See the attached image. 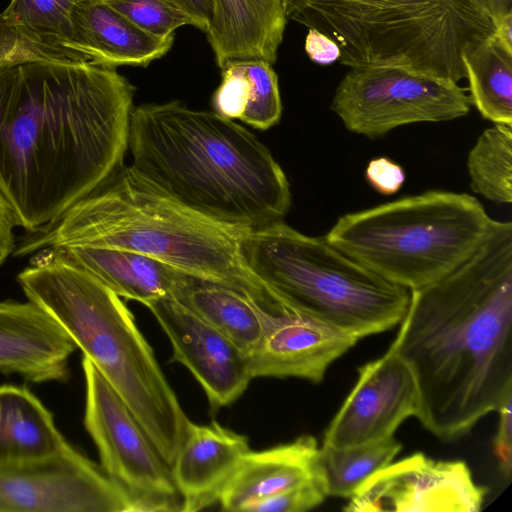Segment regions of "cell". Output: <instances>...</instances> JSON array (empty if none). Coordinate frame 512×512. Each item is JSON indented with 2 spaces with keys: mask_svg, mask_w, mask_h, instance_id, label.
Masks as SVG:
<instances>
[{
  "mask_svg": "<svg viewBox=\"0 0 512 512\" xmlns=\"http://www.w3.org/2000/svg\"><path fill=\"white\" fill-rule=\"evenodd\" d=\"M135 88L90 61L0 65V192L30 233L119 168Z\"/></svg>",
  "mask_w": 512,
  "mask_h": 512,
  "instance_id": "cell-1",
  "label": "cell"
},
{
  "mask_svg": "<svg viewBox=\"0 0 512 512\" xmlns=\"http://www.w3.org/2000/svg\"><path fill=\"white\" fill-rule=\"evenodd\" d=\"M391 348L418 391L416 417L444 441L512 396V223L492 220L457 268L410 290Z\"/></svg>",
  "mask_w": 512,
  "mask_h": 512,
  "instance_id": "cell-2",
  "label": "cell"
},
{
  "mask_svg": "<svg viewBox=\"0 0 512 512\" xmlns=\"http://www.w3.org/2000/svg\"><path fill=\"white\" fill-rule=\"evenodd\" d=\"M130 165L188 210L248 232L283 220L291 205L281 166L258 138L216 112L179 101L131 113Z\"/></svg>",
  "mask_w": 512,
  "mask_h": 512,
  "instance_id": "cell-3",
  "label": "cell"
},
{
  "mask_svg": "<svg viewBox=\"0 0 512 512\" xmlns=\"http://www.w3.org/2000/svg\"><path fill=\"white\" fill-rule=\"evenodd\" d=\"M244 233L188 210L131 166H122L50 225L31 233L15 254L70 246L126 249L231 287L279 312L285 306L244 261Z\"/></svg>",
  "mask_w": 512,
  "mask_h": 512,
  "instance_id": "cell-4",
  "label": "cell"
},
{
  "mask_svg": "<svg viewBox=\"0 0 512 512\" xmlns=\"http://www.w3.org/2000/svg\"><path fill=\"white\" fill-rule=\"evenodd\" d=\"M17 281L50 314L127 404L171 466L189 418L153 349L121 297L52 248L42 249Z\"/></svg>",
  "mask_w": 512,
  "mask_h": 512,
  "instance_id": "cell-5",
  "label": "cell"
},
{
  "mask_svg": "<svg viewBox=\"0 0 512 512\" xmlns=\"http://www.w3.org/2000/svg\"><path fill=\"white\" fill-rule=\"evenodd\" d=\"M287 20L316 29L350 68L400 66L459 82L471 44L494 34L472 0H283Z\"/></svg>",
  "mask_w": 512,
  "mask_h": 512,
  "instance_id": "cell-6",
  "label": "cell"
},
{
  "mask_svg": "<svg viewBox=\"0 0 512 512\" xmlns=\"http://www.w3.org/2000/svg\"><path fill=\"white\" fill-rule=\"evenodd\" d=\"M241 249L249 270L285 307L359 340L397 326L407 311L409 289L283 220L245 232Z\"/></svg>",
  "mask_w": 512,
  "mask_h": 512,
  "instance_id": "cell-7",
  "label": "cell"
},
{
  "mask_svg": "<svg viewBox=\"0 0 512 512\" xmlns=\"http://www.w3.org/2000/svg\"><path fill=\"white\" fill-rule=\"evenodd\" d=\"M492 220L467 193L430 190L347 213L325 237L373 273L413 290L466 261Z\"/></svg>",
  "mask_w": 512,
  "mask_h": 512,
  "instance_id": "cell-8",
  "label": "cell"
},
{
  "mask_svg": "<svg viewBox=\"0 0 512 512\" xmlns=\"http://www.w3.org/2000/svg\"><path fill=\"white\" fill-rule=\"evenodd\" d=\"M470 106L457 82L400 66L370 65L350 68L331 110L349 131L374 139L407 124L463 117Z\"/></svg>",
  "mask_w": 512,
  "mask_h": 512,
  "instance_id": "cell-9",
  "label": "cell"
},
{
  "mask_svg": "<svg viewBox=\"0 0 512 512\" xmlns=\"http://www.w3.org/2000/svg\"><path fill=\"white\" fill-rule=\"evenodd\" d=\"M82 369L84 426L97 447L102 470L128 495L134 512L181 511L170 466L127 404L85 356Z\"/></svg>",
  "mask_w": 512,
  "mask_h": 512,
  "instance_id": "cell-10",
  "label": "cell"
},
{
  "mask_svg": "<svg viewBox=\"0 0 512 512\" xmlns=\"http://www.w3.org/2000/svg\"><path fill=\"white\" fill-rule=\"evenodd\" d=\"M0 512H134L128 495L74 447L0 466Z\"/></svg>",
  "mask_w": 512,
  "mask_h": 512,
  "instance_id": "cell-11",
  "label": "cell"
},
{
  "mask_svg": "<svg viewBox=\"0 0 512 512\" xmlns=\"http://www.w3.org/2000/svg\"><path fill=\"white\" fill-rule=\"evenodd\" d=\"M487 493L460 460L414 453L367 479L343 508L347 512H477Z\"/></svg>",
  "mask_w": 512,
  "mask_h": 512,
  "instance_id": "cell-12",
  "label": "cell"
},
{
  "mask_svg": "<svg viewBox=\"0 0 512 512\" xmlns=\"http://www.w3.org/2000/svg\"><path fill=\"white\" fill-rule=\"evenodd\" d=\"M417 411L414 377L389 348L358 369L355 386L325 430L322 445L346 448L392 437Z\"/></svg>",
  "mask_w": 512,
  "mask_h": 512,
  "instance_id": "cell-13",
  "label": "cell"
},
{
  "mask_svg": "<svg viewBox=\"0 0 512 512\" xmlns=\"http://www.w3.org/2000/svg\"><path fill=\"white\" fill-rule=\"evenodd\" d=\"M167 335L172 361L184 365L203 388L213 411L237 400L252 379L245 353L172 296L146 305Z\"/></svg>",
  "mask_w": 512,
  "mask_h": 512,
  "instance_id": "cell-14",
  "label": "cell"
},
{
  "mask_svg": "<svg viewBox=\"0 0 512 512\" xmlns=\"http://www.w3.org/2000/svg\"><path fill=\"white\" fill-rule=\"evenodd\" d=\"M359 339L309 315L274 313L262 339L246 357L252 378L295 377L319 383L330 365Z\"/></svg>",
  "mask_w": 512,
  "mask_h": 512,
  "instance_id": "cell-15",
  "label": "cell"
},
{
  "mask_svg": "<svg viewBox=\"0 0 512 512\" xmlns=\"http://www.w3.org/2000/svg\"><path fill=\"white\" fill-rule=\"evenodd\" d=\"M76 348L61 325L33 302H0V373L32 383L64 382Z\"/></svg>",
  "mask_w": 512,
  "mask_h": 512,
  "instance_id": "cell-16",
  "label": "cell"
},
{
  "mask_svg": "<svg viewBox=\"0 0 512 512\" xmlns=\"http://www.w3.org/2000/svg\"><path fill=\"white\" fill-rule=\"evenodd\" d=\"M250 450L245 435L216 421L196 424L189 419L170 466L181 511H200L219 502L225 485Z\"/></svg>",
  "mask_w": 512,
  "mask_h": 512,
  "instance_id": "cell-17",
  "label": "cell"
},
{
  "mask_svg": "<svg viewBox=\"0 0 512 512\" xmlns=\"http://www.w3.org/2000/svg\"><path fill=\"white\" fill-rule=\"evenodd\" d=\"M69 47L90 62L116 68L147 66L172 47L174 34L151 35L102 0H80L72 12Z\"/></svg>",
  "mask_w": 512,
  "mask_h": 512,
  "instance_id": "cell-18",
  "label": "cell"
},
{
  "mask_svg": "<svg viewBox=\"0 0 512 512\" xmlns=\"http://www.w3.org/2000/svg\"><path fill=\"white\" fill-rule=\"evenodd\" d=\"M319 451L311 435H301L292 442L262 451L250 450L222 491V510L243 512L253 502L312 480H322Z\"/></svg>",
  "mask_w": 512,
  "mask_h": 512,
  "instance_id": "cell-19",
  "label": "cell"
},
{
  "mask_svg": "<svg viewBox=\"0 0 512 512\" xmlns=\"http://www.w3.org/2000/svg\"><path fill=\"white\" fill-rule=\"evenodd\" d=\"M286 23L283 0H212L206 34L217 65L255 58L274 64Z\"/></svg>",
  "mask_w": 512,
  "mask_h": 512,
  "instance_id": "cell-20",
  "label": "cell"
},
{
  "mask_svg": "<svg viewBox=\"0 0 512 512\" xmlns=\"http://www.w3.org/2000/svg\"><path fill=\"white\" fill-rule=\"evenodd\" d=\"M118 296L143 305L170 296L185 272L150 256L119 248H52Z\"/></svg>",
  "mask_w": 512,
  "mask_h": 512,
  "instance_id": "cell-21",
  "label": "cell"
},
{
  "mask_svg": "<svg viewBox=\"0 0 512 512\" xmlns=\"http://www.w3.org/2000/svg\"><path fill=\"white\" fill-rule=\"evenodd\" d=\"M71 447L29 389L0 386V466L48 460Z\"/></svg>",
  "mask_w": 512,
  "mask_h": 512,
  "instance_id": "cell-22",
  "label": "cell"
},
{
  "mask_svg": "<svg viewBox=\"0 0 512 512\" xmlns=\"http://www.w3.org/2000/svg\"><path fill=\"white\" fill-rule=\"evenodd\" d=\"M233 341L247 355L262 339L273 312L241 292L185 274L170 295Z\"/></svg>",
  "mask_w": 512,
  "mask_h": 512,
  "instance_id": "cell-23",
  "label": "cell"
},
{
  "mask_svg": "<svg viewBox=\"0 0 512 512\" xmlns=\"http://www.w3.org/2000/svg\"><path fill=\"white\" fill-rule=\"evenodd\" d=\"M461 60L470 103L483 118L512 125V50L492 34L469 45Z\"/></svg>",
  "mask_w": 512,
  "mask_h": 512,
  "instance_id": "cell-24",
  "label": "cell"
},
{
  "mask_svg": "<svg viewBox=\"0 0 512 512\" xmlns=\"http://www.w3.org/2000/svg\"><path fill=\"white\" fill-rule=\"evenodd\" d=\"M394 436L359 446H321L319 467L327 496L350 498L372 475L389 465L401 451Z\"/></svg>",
  "mask_w": 512,
  "mask_h": 512,
  "instance_id": "cell-25",
  "label": "cell"
},
{
  "mask_svg": "<svg viewBox=\"0 0 512 512\" xmlns=\"http://www.w3.org/2000/svg\"><path fill=\"white\" fill-rule=\"evenodd\" d=\"M472 190L497 204L512 202V125L494 123L469 151Z\"/></svg>",
  "mask_w": 512,
  "mask_h": 512,
  "instance_id": "cell-26",
  "label": "cell"
},
{
  "mask_svg": "<svg viewBox=\"0 0 512 512\" xmlns=\"http://www.w3.org/2000/svg\"><path fill=\"white\" fill-rule=\"evenodd\" d=\"M79 1L11 0L2 14L33 34L69 47L72 12Z\"/></svg>",
  "mask_w": 512,
  "mask_h": 512,
  "instance_id": "cell-27",
  "label": "cell"
},
{
  "mask_svg": "<svg viewBox=\"0 0 512 512\" xmlns=\"http://www.w3.org/2000/svg\"><path fill=\"white\" fill-rule=\"evenodd\" d=\"M31 61H88L62 43L43 38L0 13V65Z\"/></svg>",
  "mask_w": 512,
  "mask_h": 512,
  "instance_id": "cell-28",
  "label": "cell"
},
{
  "mask_svg": "<svg viewBox=\"0 0 512 512\" xmlns=\"http://www.w3.org/2000/svg\"><path fill=\"white\" fill-rule=\"evenodd\" d=\"M250 82V96L240 120L250 126L267 130L282 115L278 77L272 64L263 59H241Z\"/></svg>",
  "mask_w": 512,
  "mask_h": 512,
  "instance_id": "cell-29",
  "label": "cell"
},
{
  "mask_svg": "<svg viewBox=\"0 0 512 512\" xmlns=\"http://www.w3.org/2000/svg\"><path fill=\"white\" fill-rule=\"evenodd\" d=\"M143 31L167 37L184 25L198 28L197 22L168 0H102Z\"/></svg>",
  "mask_w": 512,
  "mask_h": 512,
  "instance_id": "cell-30",
  "label": "cell"
},
{
  "mask_svg": "<svg viewBox=\"0 0 512 512\" xmlns=\"http://www.w3.org/2000/svg\"><path fill=\"white\" fill-rule=\"evenodd\" d=\"M221 70L222 82L212 98L214 112L228 119L240 120L251 90L242 60H230Z\"/></svg>",
  "mask_w": 512,
  "mask_h": 512,
  "instance_id": "cell-31",
  "label": "cell"
},
{
  "mask_svg": "<svg viewBox=\"0 0 512 512\" xmlns=\"http://www.w3.org/2000/svg\"><path fill=\"white\" fill-rule=\"evenodd\" d=\"M326 497L324 483L317 479L253 502L243 512H302L317 507Z\"/></svg>",
  "mask_w": 512,
  "mask_h": 512,
  "instance_id": "cell-32",
  "label": "cell"
},
{
  "mask_svg": "<svg viewBox=\"0 0 512 512\" xmlns=\"http://www.w3.org/2000/svg\"><path fill=\"white\" fill-rule=\"evenodd\" d=\"M368 183L379 193L393 195L400 190L405 180L403 168L388 158L371 160L366 168Z\"/></svg>",
  "mask_w": 512,
  "mask_h": 512,
  "instance_id": "cell-33",
  "label": "cell"
},
{
  "mask_svg": "<svg viewBox=\"0 0 512 512\" xmlns=\"http://www.w3.org/2000/svg\"><path fill=\"white\" fill-rule=\"evenodd\" d=\"M497 411L499 424L494 439L495 454L501 472L509 479L512 471V396L508 397Z\"/></svg>",
  "mask_w": 512,
  "mask_h": 512,
  "instance_id": "cell-34",
  "label": "cell"
},
{
  "mask_svg": "<svg viewBox=\"0 0 512 512\" xmlns=\"http://www.w3.org/2000/svg\"><path fill=\"white\" fill-rule=\"evenodd\" d=\"M305 51L316 64L330 65L339 59L340 50L337 44L327 35L316 29H308L305 39Z\"/></svg>",
  "mask_w": 512,
  "mask_h": 512,
  "instance_id": "cell-35",
  "label": "cell"
},
{
  "mask_svg": "<svg viewBox=\"0 0 512 512\" xmlns=\"http://www.w3.org/2000/svg\"><path fill=\"white\" fill-rule=\"evenodd\" d=\"M16 225L15 216L0 192V267L15 250L14 228Z\"/></svg>",
  "mask_w": 512,
  "mask_h": 512,
  "instance_id": "cell-36",
  "label": "cell"
},
{
  "mask_svg": "<svg viewBox=\"0 0 512 512\" xmlns=\"http://www.w3.org/2000/svg\"><path fill=\"white\" fill-rule=\"evenodd\" d=\"M187 14L198 25V29L207 32L212 14V0H168Z\"/></svg>",
  "mask_w": 512,
  "mask_h": 512,
  "instance_id": "cell-37",
  "label": "cell"
},
{
  "mask_svg": "<svg viewBox=\"0 0 512 512\" xmlns=\"http://www.w3.org/2000/svg\"><path fill=\"white\" fill-rule=\"evenodd\" d=\"M492 21L494 27L506 16L512 14V0H472Z\"/></svg>",
  "mask_w": 512,
  "mask_h": 512,
  "instance_id": "cell-38",
  "label": "cell"
},
{
  "mask_svg": "<svg viewBox=\"0 0 512 512\" xmlns=\"http://www.w3.org/2000/svg\"><path fill=\"white\" fill-rule=\"evenodd\" d=\"M494 35L512 50V14L503 18L496 26Z\"/></svg>",
  "mask_w": 512,
  "mask_h": 512,
  "instance_id": "cell-39",
  "label": "cell"
}]
</instances>
